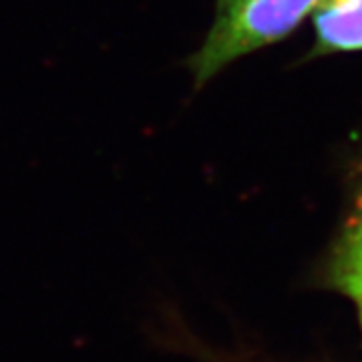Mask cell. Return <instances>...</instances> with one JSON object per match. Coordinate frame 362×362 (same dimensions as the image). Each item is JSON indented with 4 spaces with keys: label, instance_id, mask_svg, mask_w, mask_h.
Here are the masks:
<instances>
[{
    "label": "cell",
    "instance_id": "2",
    "mask_svg": "<svg viewBox=\"0 0 362 362\" xmlns=\"http://www.w3.org/2000/svg\"><path fill=\"white\" fill-rule=\"evenodd\" d=\"M310 57L362 51V0H320L312 13Z\"/></svg>",
    "mask_w": 362,
    "mask_h": 362
},
{
    "label": "cell",
    "instance_id": "3",
    "mask_svg": "<svg viewBox=\"0 0 362 362\" xmlns=\"http://www.w3.org/2000/svg\"><path fill=\"white\" fill-rule=\"evenodd\" d=\"M330 280L352 300L362 292V192L350 214L344 233L340 235L332 258Z\"/></svg>",
    "mask_w": 362,
    "mask_h": 362
},
{
    "label": "cell",
    "instance_id": "1",
    "mask_svg": "<svg viewBox=\"0 0 362 362\" xmlns=\"http://www.w3.org/2000/svg\"><path fill=\"white\" fill-rule=\"evenodd\" d=\"M320 0H218L216 18L187 69L199 89L233 61L288 39Z\"/></svg>",
    "mask_w": 362,
    "mask_h": 362
}]
</instances>
